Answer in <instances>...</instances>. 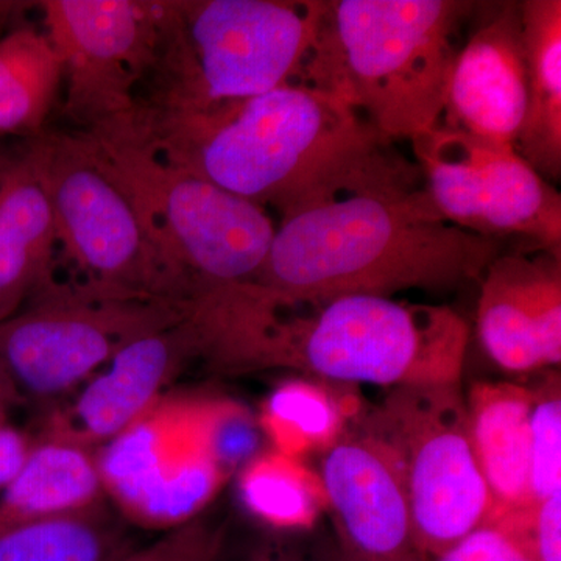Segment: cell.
Masks as SVG:
<instances>
[{"label": "cell", "mask_w": 561, "mask_h": 561, "mask_svg": "<svg viewBox=\"0 0 561 561\" xmlns=\"http://www.w3.org/2000/svg\"><path fill=\"white\" fill-rule=\"evenodd\" d=\"M279 216L253 283L290 297L457 289L507 250L443 219L416 162L382 136L313 176Z\"/></svg>", "instance_id": "1"}, {"label": "cell", "mask_w": 561, "mask_h": 561, "mask_svg": "<svg viewBox=\"0 0 561 561\" xmlns=\"http://www.w3.org/2000/svg\"><path fill=\"white\" fill-rule=\"evenodd\" d=\"M195 356L228 371L290 368L324 381L460 383L470 328L449 306L379 295L290 297L256 283L197 291L184 313Z\"/></svg>", "instance_id": "2"}, {"label": "cell", "mask_w": 561, "mask_h": 561, "mask_svg": "<svg viewBox=\"0 0 561 561\" xmlns=\"http://www.w3.org/2000/svg\"><path fill=\"white\" fill-rule=\"evenodd\" d=\"M133 131L161 160L280 213L378 131L337 95L287 84L205 108H138Z\"/></svg>", "instance_id": "3"}, {"label": "cell", "mask_w": 561, "mask_h": 561, "mask_svg": "<svg viewBox=\"0 0 561 561\" xmlns=\"http://www.w3.org/2000/svg\"><path fill=\"white\" fill-rule=\"evenodd\" d=\"M478 3L465 0H327L316 90L353 106L382 138L437 127L457 33Z\"/></svg>", "instance_id": "4"}, {"label": "cell", "mask_w": 561, "mask_h": 561, "mask_svg": "<svg viewBox=\"0 0 561 561\" xmlns=\"http://www.w3.org/2000/svg\"><path fill=\"white\" fill-rule=\"evenodd\" d=\"M324 10L327 0L160 2L157 55L136 110L205 108L311 87Z\"/></svg>", "instance_id": "5"}, {"label": "cell", "mask_w": 561, "mask_h": 561, "mask_svg": "<svg viewBox=\"0 0 561 561\" xmlns=\"http://www.w3.org/2000/svg\"><path fill=\"white\" fill-rule=\"evenodd\" d=\"M21 142L49 197L58 243L88 286L113 297L187 300L146 214L81 133L44 128Z\"/></svg>", "instance_id": "6"}, {"label": "cell", "mask_w": 561, "mask_h": 561, "mask_svg": "<svg viewBox=\"0 0 561 561\" xmlns=\"http://www.w3.org/2000/svg\"><path fill=\"white\" fill-rule=\"evenodd\" d=\"M79 133L138 202L190 298L256 279L276 230L267 209L161 160L127 125Z\"/></svg>", "instance_id": "7"}, {"label": "cell", "mask_w": 561, "mask_h": 561, "mask_svg": "<svg viewBox=\"0 0 561 561\" xmlns=\"http://www.w3.org/2000/svg\"><path fill=\"white\" fill-rule=\"evenodd\" d=\"M367 430L400 456L421 556L438 557L489 522L493 501L459 383L391 389Z\"/></svg>", "instance_id": "8"}, {"label": "cell", "mask_w": 561, "mask_h": 561, "mask_svg": "<svg viewBox=\"0 0 561 561\" xmlns=\"http://www.w3.org/2000/svg\"><path fill=\"white\" fill-rule=\"evenodd\" d=\"M424 190L454 227L507 249L561 250V195L511 146L437 127L411 139Z\"/></svg>", "instance_id": "9"}, {"label": "cell", "mask_w": 561, "mask_h": 561, "mask_svg": "<svg viewBox=\"0 0 561 561\" xmlns=\"http://www.w3.org/2000/svg\"><path fill=\"white\" fill-rule=\"evenodd\" d=\"M184 319L183 302L113 297L84 284L51 286L0 321V365L36 397H55L87 379L122 348Z\"/></svg>", "instance_id": "10"}, {"label": "cell", "mask_w": 561, "mask_h": 561, "mask_svg": "<svg viewBox=\"0 0 561 561\" xmlns=\"http://www.w3.org/2000/svg\"><path fill=\"white\" fill-rule=\"evenodd\" d=\"M38 5L44 35L61 62L65 113L77 131L131 122L157 55L160 2L44 0Z\"/></svg>", "instance_id": "11"}, {"label": "cell", "mask_w": 561, "mask_h": 561, "mask_svg": "<svg viewBox=\"0 0 561 561\" xmlns=\"http://www.w3.org/2000/svg\"><path fill=\"white\" fill-rule=\"evenodd\" d=\"M479 284L476 321L490 359L512 373L559 367L561 250H504Z\"/></svg>", "instance_id": "12"}, {"label": "cell", "mask_w": 561, "mask_h": 561, "mask_svg": "<svg viewBox=\"0 0 561 561\" xmlns=\"http://www.w3.org/2000/svg\"><path fill=\"white\" fill-rule=\"evenodd\" d=\"M324 496L343 538V561H405L413 545L411 504L400 456L368 431L328 448Z\"/></svg>", "instance_id": "13"}, {"label": "cell", "mask_w": 561, "mask_h": 561, "mask_svg": "<svg viewBox=\"0 0 561 561\" xmlns=\"http://www.w3.org/2000/svg\"><path fill=\"white\" fill-rule=\"evenodd\" d=\"M103 485L149 526H183L216 494L225 472L197 437L173 451L158 420H139L110 440L98 461Z\"/></svg>", "instance_id": "14"}, {"label": "cell", "mask_w": 561, "mask_h": 561, "mask_svg": "<svg viewBox=\"0 0 561 561\" xmlns=\"http://www.w3.org/2000/svg\"><path fill=\"white\" fill-rule=\"evenodd\" d=\"M526 106L522 2L496 3L457 50L440 125L515 149Z\"/></svg>", "instance_id": "15"}, {"label": "cell", "mask_w": 561, "mask_h": 561, "mask_svg": "<svg viewBox=\"0 0 561 561\" xmlns=\"http://www.w3.org/2000/svg\"><path fill=\"white\" fill-rule=\"evenodd\" d=\"M195 356L186 321L122 346L81 390L70 411L73 430L91 442L113 440L142 419L179 365Z\"/></svg>", "instance_id": "16"}, {"label": "cell", "mask_w": 561, "mask_h": 561, "mask_svg": "<svg viewBox=\"0 0 561 561\" xmlns=\"http://www.w3.org/2000/svg\"><path fill=\"white\" fill-rule=\"evenodd\" d=\"M57 245L49 197L22 142L0 151V321L55 286Z\"/></svg>", "instance_id": "17"}, {"label": "cell", "mask_w": 561, "mask_h": 561, "mask_svg": "<svg viewBox=\"0 0 561 561\" xmlns=\"http://www.w3.org/2000/svg\"><path fill=\"white\" fill-rule=\"evenodd\" d=\"M531 401L529 387L512 382L474 383L465 400L472 448L493 501L489 522L530 505Z\"/></svg>", "instance_id": "18"}, {"label": "cell", "mask_w": 561, "mask_h": 561, "mask_svg": "<svg viewBox=\"0 0 561 561\" xmlns=\"http://www.w3.org/2000/svg\"><path fill=\"white\" fill-rule=\"evenodd\" d=\"M526 117L515 150L542 179H561V2L523 0Z\"/></svg>", "instance_id": "19"}, {"label": "cell", "mask_w": 561, "mask_h": 561, "mask_svg": "<svg viewBox=\"0 0 561 561\" xmlns=\"http://www.w3.org/2000/svg\"><path fill=\"white\" fill-rule=\"evenodd\" d=\"M103 485L98 461L79 445L54 442L28 451L0 502V531L80 511L98 501Z\"/></svg>", "instance_id": "20"}, {"label": "cell", "mask_w": 561, "mask_h": 561, "mask_svg": "<svg viewBox=\"0 0 561 561\" xmlns=\"http://www.w3.org/2000/svg\"><path fill=\"white\" fill-rule=\"evenodd\" d=\"M62 87L60 58L44 32L21 25L0 38V140L44 130Z\"/></svg>", "instance_id": "21"}, {"label": "cell", "mask_w": 561, "mask_h": 561, "mask_svg": "<svg viewBox=\"0 0 561 561\" xmlns=\"http://www.w3.org/2000/svg\"><path fill=\"white\" fill-rule=\"evenodd\" d=\"M125 531L99 501L0 531V561H119Z\"/></svg>", "instance_id": "22"}, {"label": "cell", "mask_w": 561, "mask_h": 561, "mask_svg": "<svg viewBox=\"0 0 561 561\" xmlns=\"http://www.w3.org/2000/svg\"><path fill=\"white\" fill-rule=\"evenodd\" d=\"M241 496L253 515L280 529L312 526L328 504L320 479L280 453L249 461Z\"/></svg>", "instance_id": "23"}, {"label": "cell", "mask_w": 561, "mask_h": 561, "mask_svg": "<svg viewBox=\"0 0 561 561\" xmlns=\"http://www.w3.org/2000/svg\"><path fill=\"white\" fill-rule=\"evenodd\" d=\"M264 424L279 453L295 459L334 445L342 431L343 412L330 391L311 382L289 381L265 402Z\"/></svg>", "instance_id": "24"}, {"label": "cell", "mask_w": 561, "mask_h": 561, "mask_svg": "<svg viewBox=\"0 0 561 561\" xmlns=\"http://www.w3.org/2000/svg\"><path fill=\"white\" fill-rule=\"evenodd\" d=\"M534 391L530 412V505L561 491V383L546 373Z\"/></svg>", "instance_id": "25"}, {"label": "cell", "mask_w": 561, "mask_h": 561, "mask_svg": "<svg viewBox=\"0 0 561 561\" xmlns=\"http://www.w3.org/2000/svg\"><path fill=\"white\" fill-rule=\"evenodd\" d=\"M531 561H561V491L493 522Z\"/></svg>", "instance_id": "26"}, {"label": "cell", "mask_w": 561, "mask_h": 561, "mask_svg": "<svg viewBox=\"0 0 561 561\" xmlns=\"http://www.w3.org/2000/svg\"><path fill=\"white\" fill-rule=\"evenodd\" d=\"M202 435L206 451L224 472L251 459L256 451L253 421L242 409L232 405H219L202 419Z\"/></svg>", "instance_id": "27"}, {"label": "cell", "mask_w": 561, "mask_h": 561, "mask_svg": "<svg viewBox=\"0 0 561 561\" xmlns=\"http://www.w3.org/2000/svg\"><path fill=\"white\" fill-rule=\"evenodd\" d=\"M219 549V530L201 522H190L149 548L131 551L119 561H216Z\"/></svg>", "instance_id": "28"}, {"label": "cell", "mask_w": 561, "mask_h": 561, "mask_svg": "<svg viewBox=\"0 0 561 561\" xmlns=\"http://www.w3.org/2000/svg\"><path fill=\"white\" fill-rule=\"evenodd\" d=\"M437 561H531L496 524L483 523Z\"/></svg>", "instance_id": "29"}, {"label": "cell", "mask_w": 561, "mask_h": 561, "mask_svg": "<svg viewBox=\"0 0 561 561\" xmlns=\"http://www.w3.org/2000/svg\"><path fill=\"white\" fill-rule=\"evenodd\" d=\"M27 442L10 427L0 424V486H7L20 472L28 456Z\"/></svg>", "instance_id": "30"}, {"label": "cell", "mask_w": 561, "mask_h": 561, "mask_svg": "<svg viewBox=\"0 0 561 561\" xmlns=\"http://www.w3.org/2000/svg\"><path fill=\"white\" fill-rule=\"evenodd\" d=\"M22 3L16 2H0V25L3 24L11 14L16 13L21 9Z\"/></svg>", "instance_id": "31"}, {"label": "cell", "mask_w": 561, "mask_h": 561, "mask_svg": "<svg viewBox=\"0 0 561 561\" xmlns=\"http://www.w3.org/2000/svg\"><path fill=\"white\" fill-rule=\"evenodd\" d=\"M5 381H11L9 373L3 370L2 365H0V400L3 398V387H5Z\"/></svg>", "instance_id": "32"}, {"label": "cell", "mask_w": 561, "mask_h": 561, "mask_svg": "<svg viewBox=\"0 0 561 561\" xmlns=\"http://www.w3.org/2000/svg\"><path fill=\"white\" fill-rule=\"evenodd\" d=\"M254 561H289V560H280V559H275V557H272V556H265V557H261V559H257Z\"/></svg>", "instance_id": "33"}, {"label": "cell", "mask_w": 561, "mask_h": 561, "mask_svg": "<svg viewBox=\"0 0 561 561\" xmlns=\"http://www.w3.org/2000/svg\"><path fill=\"white\" fill-rule=\"evenodd\" d=\"M423 556L421 553H415V556H412L411 559H408L405 561H423Z\"/></svg>", "instance_id": "34"}]
</instances>
